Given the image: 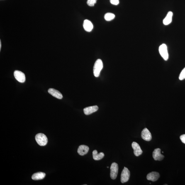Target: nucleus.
Segmentation results:
<instances>
[{"instance_id": "nucleus-1", "label": "nucleus", "mask_w": 185, "mask_h": 185, "mask_svg": "<svg viewBox=\"0 0 185 185\" xmlns=\"http://www.w3.org/2000/svg\"><path fill=\"white\" fill-rule=\"evenodd\" d=\"M103 64L102 61L100 59H98L96 61L93 68V73L96 77H99L100 72L102 69Z\"/></svg>"}, {"instance_id": "nucleus-2", "label": "nucleus", "mask_w": 185, "mask_h": 185, "mask_svg": "<svg viewBox=\"0 0 185 185\" xmlns=\"http://www.w3.org/2000/svg\"><path fill=\"white\" fill-rule=\"evenodd\" d=\"M35 140L39 145L44 146L48 142V139L45 135L43 133H38L36 135Z\"/></svg>"}, {"instance_id": "nucleus-3", "label": "nucleus", "mask_w": 185, "mask_h": 185, "mask_svg": "<svg viewBox=\"0 0 185 185\" xmlns=\"http://www.w3.org/2000/svg\"><path fill=\"white\" fill-rule=\"evenodd\" d=\"M159 51L160 55L164 60L167 61L168 59L169 55L168 53L167 47L165 44H163L159 47Z\"/></svg>"}, {"instance_id": "nucleus-4", "label": "nucleus", "mask_w": 185, "mask_h": 185, "mask_svg": "<svg viewBox=\"0 0 185 185\" xmlns=\"http://www.w3.org/2000/svg\"><path fill=\"white\" fill-rule=\"evenodd\" d=\"M118 166L116 163L113 162L110 167V177L111 179L115 180L116 179L118 174Z\"/></svg>"}, {"instance_id": "nucleus-5", "label": "nucleus", "mask_w": 185, "mask_h": 185, "mask_svg": "<svg viewBox=\"0 0 185 185\" xmlns=\"http://www.w3.org/2000/svg\"><path fill=\"white\" fill-rule=\"evenodd\" d=\"M130 172L129 169L126 167L124 168L122 171L121 175V181L122 183H125L127 182L129 180L130 177Z\"/></svg>"}, {"instance_id": "nucleus-6", "label": "nucleus", "mask_w": 185, "mask_h": 185, "mask_svg": "<svg viewBox=\"0 0 185 185\" xmlns=\"http://www.w3.org/2000/svg\"><path fill=\"white\" fill-rule=\"evenodd\" d=\"M14 77L18 82L24 83L25 81V77L24 74L20 71L16 70L14 72Z\"/></svg>"}, {"instance_id": "nucleus-7", "label": "nucleus", "mask_w": 185, "mask_h": 185, "mask_svg": "<svg viewBox=\"0 0 185 185\" xmlns=\"http://www.w3.org/2000/svg\"><path fill=\"white\" fill-rule=\"evenodd\" d=\"M141 137L143 140L147 141H150L152 140L151 134L147 128H144L142 130L141 133Z\"/></svg>"}, {"instance_id": "nucleus-8", "label": "nucleus", "mask_w": 185, "mask_h": 185, "mask_svg": "<svg viewBox=\"0 0 185 185\" xmlns=\"http://www.w3.org/2000/svg\"><path fill=\"white\" fill-rule=\"evenodd\" d=\"M153 157L155 160L161 161L164 158V156L161 154V150L157 148L154 150L153 153Z\"/></svg>"}, {"instance_id": "nucleus-9", "label": "nucleus", "mask_w": 185, "mask_h": 185, "mask_svg": "<svg viewBox=\"0 0 185 185\" xmlns=\"http://www.w3.org/2000/svg\"><path fill=\"white\" fill-rule=\"evenodd\" d=\"M132 148L134 150V153L136 156L141 155L143 151L141 149L140 145L137 142H133L132 144Z\"/></svg>"}, {"instance_id": "nucleus-10", "label": "nucleus", "mask_w": 185, "mask_h": 185, "mask_svg": "<svg viewBox=\"0 0 185 185\" xmlns=\"http://www.w3.org/2000/svg\"><path fill=\"white\" fill-rule=\"evenodd\" d=\"M160 177L159 173L156 172H152L147 175V179L149 180L155 181L157 180Z\"/></svg>"}, {"instance_id": "nucleus-11", "label": "nucleus", "mask_w": 185, "mask_h": 185, "mask_svg": "<svg viewBox=\"0 0 185 185\" xmlns=\"http://www.w3.org/2000/svg\"><path fill=\"white\" fill-rule=\"evenodd\" d=\"M98 109V107L97 106H94L87 107L84 108V114L88 115L95 112Z\"/></svg>"}, {"instance_id": "nucleus-12", "label": "nucleus", "mask_w": 185, "mask_h": 185, "mask_svg": "<svg viewBox=\"0 0 185 185\" xmlns=\"http://www.w3.org/2000/svg\"><path fill=\"white\" fill-rule=\"evenodd\" d=\"M89 148L88 146L85 145H81L79 146L78 150V153L80 155L84 156L88 153Z\"/></svg>"}, {"instance_id": "nucleus-13", "label": "nucleus", "mask_w": 185, "mask_h": 185, "mask_svg": "<svg viewBox=\"0 0 185 185\" xmlns=\"http://www.w3.org/2000/svg\"><path fill=\"white\" fill-rule=\"evenodd\" d=\"M48 92L50 94L56 98L59 99H62L63 98L62 95L59 91L54 89H50L48 90Z\"/></svg>"}, {"instance_id": "nucleus-14", "label": "nucleus", "mask_w": 185, "mask_h": 185, "mask_svg": "<svg viewBox=\"0 0 185 185\" xmlns=\"http://www.w3.org/2000/svg\"><path fill=\"white\" fill-rule=\"evenodd\" d=\"M83 27L86 31L90 32L93 30V26L91 21L88 20H85L83 24Z\"/></svg>"}, {"instance_id": "nucleus-15", "label": "nucleus", "mask_w": 185, "mask_h": 185, "mask_svg": "<svg viewBox=\"0 0 185 185\" xmlns=\"http://www.w3.org/2000/svg\"><path fill=\"white\" fill-rule=\"evenodd\" d=\"M173 15L172 12L169 11L168 13L167 16L163 21V23L164 25H169L172 22Z\"/></svg>"}, {"instance_id": "nucleus-16", "label": "nucleus", "mask_w": 185, "mask_h": 185, "mask_svg": "<svg viewBox=\"0 0 185 185\" xmlns=\"http://www.w3.org/2000/svg\"><path fill=\"white\" fill-rule=\"evenodd\" d=\"M45 173L42 172H38L35 173L32 176V179L34 180H38L43 179L45 177Z\"/></svg>"}, {"instance_id": "nucleus-17", "label": "nucleus", "mask_w": 185, "mask_h": 185, "mask_svg": "<svg viewBox=\"0 0 185 185\" xmlns=\"http://www.w3.org/2000/svg\"><path fill=\"white\" fill-rule=\"evenodd\" d=\"M93 156L94 160H99L103 158L104 156V154L102 152L98 153L97 151L95 150L93 152Z\"/></svg>"}, {"instance_id": "nucleus-18", "label": "nucleus", "mask_w": 185, "mask_h": 185, "mask_svg": "<svg viewBox=\"0 0 185 185\" xmlns=\"http://www.w3.org/2000/svg\"><path fill=\"white\" fill-rule=\"evenodd\" d=\"M115 15L113 13H107L105 15V19L107 21H110L114 19L115 18Z\"/></svg>"}, {"instance_id": "nucleus-19", "label": "nucleus", "mask_w": 185, "mask_h": 185, "mask_svg": "<svg viewBox=\"0 0 185 185\" xmlns=\"http://www.w3.org/2000/svg\"><path fill=\"white\" fill-rule=\"evenodd\" d=\"M185 79V68L183 70L180 74L179 79L180 80H182Z\"/></svg>"}, {"instance_id": "nucleus-20", "label": "nucleus", "mask_w": 185, "mask_h": 185, "mask_svg": "<svg viewBox=\"0 0 185 185\" xmlns=\"http://www.w3.org/2000/svg\"><path fill=\"white\" fill-rule=\"evenodd\" d=\"M97 0H88L87 3L88 5L92 7L96 4Z\"/></svg>"}, {"instance_id": "nucleus-21", "label": "nucleus", "mask_w": 185, "mask_h": 185, "mask_svg": "<svg viewBox=\"0 0 185 185\" xmlns=\"http://www.w3.org/2000/svg\"><path fill=\"white\" fill-rule=\"evenodd\" d=\"M110 2L112 4L117 5L119 4V0H110Z\"/></svg>"}, {"instance_id": "nucleus-22", "label": "nucleus", "mask_w": 185, "mask_h": 185, "mask_svg": "<svg viewBox=\"0 0 185 185\" xmlns=\"http://www.w3.org/2000/svg\"><path fill=\"white\" fill-rule=\"evenodd\" d=\"M180 139L181 141L183 143L185 144V135H181L180 137Z\"/></svg>"}, {"instance_id": "nucleus-23", "label": "nucleus", "mask_w": 185, "mask_h": 185, "mask_svg": "<svg viewBox=\"0 0 185 185\" xmlns=\"http://www.w3.org/2000/svg\"><path fill=\"white\" fill-rule=\"evenodd\" d=\"M1 40H0V50H1Z\"/></svg>"}, {"instance_id": "nucleus-24", "label": "nucleus", "mask_w": 185, "mask_h": 185, "mask_svg": "<svg viewBox=\"0 0 185 185\" xmlns=\"http://www.w3.org/2000/svg\"><path fill=\"white\" fill-rule=\"evenodd\" d=\"M107 168H109V167H107Z\"/></svg>"}]
</instances>
